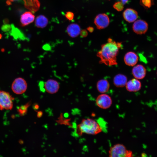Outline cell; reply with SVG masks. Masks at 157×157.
Masks as SVG:
<instances>
[{
    "label": "cell",
    "instance_id": "4316f807",
    "mask_svg": "<svg viewBox=\"0 0 157 157\" xmlns=\"http://www.w3.org/2000/svg\"></svg>",
    "mask_w": 157,
    "mask_h": 157
},
{
    "label": "cell",
    "instance_id": "52a82bcc",
    "mask_svg": "<svg viewBox=\"0 0 157 157\" xmlns=\"http://www.w3.org/2000/svg\"><path fill=\"white\" fill-rule=\"evenodd\" d=\"M94 23L98 29H103L108 26L110 19L106 14L100 13L96 16L94 19Z\"/></svg>",
    "mask_w": 157,
    "mask_h": 157
},
{
    "label": "cell",
    "instance_id": "277c9868",
    "mask_svg": "<svg viewBox=\"0 0 157 157\" xmlns=\"http://www.w3.org/2000/svg\"><path fill=\"white\" fill-rule=\"evenodd\" d=\"M14 98L8 92L0 91V110H11Z\"/></svg>",
    "mask_w": 157,
    "mask_h": 157
},
{
    "label": "cell",
    "instance_id": "2e32d148",
    "mask_svg": "<svg viewBox=\"0 0 157 157\" xmlns=\"http://www.w3.org/2000/svg\"><path fill=\"white\" fill-rule=\"evenodd\" d=\"M67 34L70 37L74 38L77 37L80 34L81 28L78 24H72L67 26Z\"/></svg>",
    "mask_w": 157,
    "mask_h": 157
},
{
    "label": "cell",
    "instance_id": "30bf717a",
    "mask_svg": "<svg viewBox=\"0 0 157 157\" xmlns=\"http://www.w3.org/2000/svg\"><path fill=\"white\" fill-rule=\"evenodd\" d=\"M138 57L137 54L133 51L126 53L124 56V60L125 64L129 66H134L137 63Z\"/></svg>",
    "mask_w": 157,
    "mask_h": 157
},
{
    "label": "cell",
    "instance_id": "7a4b0ae2",
    "mask_svg": "<svg viewBox=\"0 0 157 157\" xmlns=\"http://www.w3.org/2000/svg\"><path fill=\"white\" fill-rule=\"evenodd\" d=\"M102 131V129L99 123L95 119L90 118L82 119L76 129V133L79 135L83 133L96 135Z\"/></svg>",
    "mask_w": 157,
    "mask_h": 157
},
{
    "label": "cell",
    "instance_id": "3957f363",
    "mask_svg": "<svg viewBox=\"0 0 157 157\" xmlns=\"http://www.w3.org/2000/svg\"><path fill=\"white\" fill-rule=\"evenodd\" d=\"M110 157H130L133 156L132 152L127 150L122 144H117L111 147L108 152Z\"/></svg>",
    "mask_w": 157,
    "mask_h": 157
},
{
    "label": "cell",
    "instance_id": "83f0119b",
    "mask_svg": "<svg viewBox=\"0 0 157 157\" xmlns=\"http://www.w3.org/2000/svg\"></svg>",
    "mask_w": 157,
    "mask_h": 157
},
{
    "label": "cell",
    "instance_id": "ac0fdd59",
    "mask_svg": "<svg viewBox=\"0 0 157 157\" xmlns=\"http://www.w3.org/2000/svg\"><path fill=\"white\" fill-rule=\"evenodd\" d=\"M96 87L99 92L101 93H104L108 91L110 88V84L107 80L101 79L97 81Z\"/></svg>",
    "mask_w": 157,
    "mask_h": 157
},
{
    "label": "cell",
    "instance_id": "44dd1931",
    "mask_svg": "<svg viewBox=\"0 0 157 157\" xmlns=\"http://www.w3.org/2000/svg\"><path fill=\"white\" fill-rule=\"evenodd\" d=\"M140 3L144 7L149 8L152 5V1L151 0H140Z\"/></svg>",
    "mask_w": 157,
    "mask_h": 157
},
{
    "label": "cell",
    "instance_id": "603a6c76",
    "mask_svg": "<svg viewBox=\"0 0 157 157\" xmlns=\"http://www.w3.org/2000/svg\"><path fill=\"white\" fill-rule=\"evenodd\" d=\"M80 34L81 37L84 38L88 35V33L86 30L83 29L81 31Z\"/></svg>",
    "mask_w": 157,
    "mask_h": 157
},
{
    "label": "cell",
    "instance_id": "7402d4cb",
    "mask_svg": "<svg viewBox=\"0 0 157 157\" xmlns=\"http://www.w3.org/2000/svg\"><path fill=\"white\" fill-rule=\"evenodd\" d=\"M74 13L69 11L67 12L65 15L66 17L69 20H72L74 18Z\"/></svg>",
    "mask_w": 157,
    "mask_h": 157
},
{
    "label": "cell",
    "instance_id": "8fae6325",
    "mask_svg": "<svg viewBox=\"0 0 157 157\" xmlns=\"http://www.w3.org/2000/svg\"><path fill=\"white\" fill-rule=\"evenodd\" d=\"M132 72L135 78L141 79L145 77L146 74V70L143 65L138 64L134 66L132 69Z\"/></svg>",
    "mask_w": 157,
    "mask_h": 157
},
{
    "label": "cell",
    "instance_id": "ba28073f",
    "mask_svg": "<svg viewBox=\"0 0 157 157\" xmlns=\"http://www.w3.org/2000/svg\"><path fill=\"white\" fill-rule=\"evenodd\" d=\"M148 24L146 21L142 19H138L134 22L132 28L135 33L141 35L146 33L148 30Z\"/></svg>",
    "mask_w": 157,
    "mask_h": 157
},
{
    "label": "cell",
    "instance_id": "cb8c5ba5",
    "mask_svg": "<svg viewBox=\"0 0 157 157\" xmlns=\"http://www.w3.org/2000/svg\"><path fill=\"white\" fill-rule=\"evenodd\" d=\"M19 0H6V3L8 5H10L11 4L12 2L18 1Z\"/></svg>",
    "mask_w": 157,
    "mask_h": 157
},
{
    "label": "cell",
    "instance_id": "4fadbf2b",
    "mask_svg": "<svg viewBox=\"0 0 157 157\" xmlns=\"http://www.w3.org/2000/svg\"><path fill=\"white\" fill-rule=\"evenodd\" d=\"M125 86L126 90L129 92H136L140 89L141 84L138 79L134 78L127 81Z\"/></svg>",
    "mask_w": 157,
    "mask_h": 157
},
{
    "label": "cell",
    "instance_id": "d4e9b609",
    "mask_svg": "<svg viewBox=\"0 0 157 157\" xmlns=\"http://www.w3.org/2000/svg\"><path fill=\"white\" fill-rule=\"evenodd\" d=\"M87 30L90 33L92 32L94 30V28L92 26H89L87 28Z\"/></svg>",
    "mask_w": 157,
    "mask_h": 157
},
{
    "label": "cell",
    "instance_id": "9c48e42d",
    "mask_svg": "<svg viewBox=\"0 0 157 157\" xmlns=\"http://www.w3.org/2000/svg\"><path fill=\"white\" fill-rule=\"evenodd\" d=\"M44 90L47 92L53 94L58 92L60 86L58 82L56 80L49 79L44 83Z\"/></svg>",
    "mask_w": 157,
    "mask_h": 157
},
{
    "label": "cell",
    "instance_id": "484cf974",
    "mask_svg": "<svg viewBox=\"0 0 157 157\" xmlns=\"http://www.w3.org/2000/svg\"><path fill=\"white\" fill-rule=\"evenodd\" d=\"M128 0H121V1L124 5L127 2Z\"/></svg>",
    "mask_w": 157,
    "mask_h": 157
},
{
    "label": "cell",
    "instance_id": "8992f818",
    "mask_svg": "<svg viewBox=\"0 0 157 157\" xmlns=\"http://www.w3.org/2000/svg\"><path fill=\"white\" fill-rule=\"evenodd\" d=\"M96 103L99 108L106 109L109 108L112 104V99L108 95L102 93L99 95L96 99Z\"/></svg>",
    "mask_w": 157,
    "mask_h": 157
},
{
    "label": "cell",
    "instance_id": "5bb4252c",
    "mask_svg": "<svg viewBox=\"0 0 157 157\" xmlns=\"http://www.w3.org/2000/svg\"><path fill=\"white\" fill-rule=\"evenodd\" d=\"M127 82V77L122 74H118L113 78L114 84L117 87L122 88L125 86Z\"/></svg>",
    "mask_w": 157,
    "mask_h": 157
},
{
    "label": "cell",
    "instance_id": "9a60e30c",
    "mask_svg": "<svg viewBox=\"0 0 157 157\" xmlns=\"http://www.w3.org/2000/svg\"><path fill=\"white\" fill-rule=\"evenodd\" d=\"M35 19V16L31 12L27 11L23 13L21 16V26H24L33 22Z\"/></svg>",
    "mask_w": 157,
    "mask_h": 157
},
{
    "label": "cell",
    "instance_id": "ffe728a7",
    "mask_svg": "<svg viewBox=\"0 0 157 157\" xmlns=\"http://www.w3.org/2000/svg\"><path fill=\"white\" fill-rule=\"evenodd\" d=\"M113 7L116 10L121 11L124 8V4L121 1H118L114 3Z\"/></svg>",
    "mask_w": 157,
    "mask_h": 157
},
{
    "label": "cell",
    "instance_id": "6da1fadb",
    "mask_svg": "<svg viewBox=\"0 0 157 157\" xmlns=\"http://www.w3.org/2000/svg\"><path fill=\"white\" fill-rule=\"evenodd\" d=\"M122 46L121 42H117L108 38L107 42L101 45L100 50L97 54L100 59L99 63L109 66L117 65V56Z\"/></svg>",
    "mask_w": 157,
    "mask_h": 157
},
{
    "label": "cell",
    "instance_id": "7c38bea8",
    "mask_svg": "<svg viewBox=\"0 0 157 157\" xmlns=\"http://www.w3.org/2000/svg\"><path fill=\"white\" fill-rule=\"evenodd\" d=\"M123 16L126 21L132 23L136 20L138 15L137 12L135 10L132 8H128L124 11Z\"/></svg>",
    "mask_w": 157,
    "mask_h": 157
},
{
    "label": "cell",
    "instance_id": "d6986e66",
    "mask_svg": "<svg viewBox=\"0 0 157 157\" xmlns=\"http://www.w3.org/2000/svg\"><path fill=\"white\" fill-rule=\"evenodd\" d=\"M48 22V19L46 17L40 15L38 16L36 18L35 24L37 27L42 28L47 26Z\"/></svg>",
    "mask_w": 157,
    "mask_h": 157
},
{
    "label": "cell",
    "instance_id": "e0dca14e",
    "mask_svg": "<svg viewBox=\"0 0 157 157\" xmlns=\"http://www.w3.org/2000/svg\"><path fill=\"white\" fill-rule=\"evenodd\" d=\"M25 7L32 12L37 11L39 9L40 4L38 0H24Z\"/></svg>",
    "mask_w": 157,
    "mask_h": 157
},
{
    "label": "cell",
    "instance_id": "5b68a950",
    "mask_svg": "<svg viewBox=\"0 0 157 157\" xmlns=\"http://www.w3.org/2000/svg\"><path fill=\"white\" fill-rule=\"evenodd\" d=\"M27 87L26 81L22 78H16L12 84L11 88L13 92L17 94H22L26 90Z\"/></svg>",
    "mask_w": 157,
    "mask_h": 157
}]
</instances>
